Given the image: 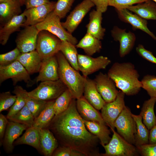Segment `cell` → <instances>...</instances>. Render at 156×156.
I'll return each mask as SVG.
<instances>
[{
  "label": "cell",
  "mask_w": 156,
  "mask_h": 156,
  "mask_svg": "<svg viewBox=\"0 0 156 156\" xmlns=\"http://www.w3.org/2000/svg\"><path fill=\"white\" fill-rule=\"evenodd\" d=\"M148 142L149 144H156V125L150 130Z\"/></svg>",
  "instance_id": "obj_50"
},
{
  "label": "cell",
  "mask_w": 156,
  "mask_h": 156,
  "mask_svg": "<svg viewBox=\"0 0 156 156\" xmlns=\"http://www.w3.org/2000/svg\"><path fill=\"white\" fill-rule=\"evenodd\" d=\"M114 40L119 42V54L121 57L128 54L134 46L136 40L135 34L129 31L127 32L125 29H122L114 26L111 31Z\"/></svg>",
  "instance_id": "obj_16"
},
{
  "label": "cell",
  "mask_w": 156,
  "mask_h": 156,
  "mask_svg": "<svg viewBox=\"0 0 156 156\" xmlns=\"http://www.w3.org/2000/svg\"><path fill=\"white\" fill-rule=\"evenodd\" d=\"M94 80L98 91L106 103L115 100L119 91L114 82L107 74L100 72Z\"/></svg>",
  "instance_id": "obj_13"
},
{
  "label": "cell",
  "mask_w": 156,
  "mask_h": 156,
  "mask_svg": "<svg viewBox=\"0 0 156 156\" xmlns=\"http://www.w3.org/2000/svg\"><path fill=\"white\" fill-rule=\"evenodd\" d=\"M83 120L87 129L98 138L102 146L109 143L111 138V133L106 125Z\"/></svg>",
  "instance_id": "obj_30"
},
{
  "label": "cell",
  "mask_w": 156,
  "mask_h": 156,
  "mask_svg": "<svg viewBox=\"0 0 156 156\" xmlns=\"http://www.w3.org/2000/svg\"><path fill=\"white\" fill-rule=\"evenodd\" d=\"M96 7V10L104 13L109 6V0H90Z\"/></svg>",
  "instance_id": "obj_48"
},
{
  "label": "cell",
  "mask_w": 156,
  "mask_h": 156,
  "mask_svg": "<svg viewBox=\"0 0 156 156\" xmlns=\"http://www.w3.org/2000/svg\"><path fill=\"white\" fill-rule=\"evenodd\" d=\"M25 0H20L22 6L25 4Z\"/></svg>",
  "instance_id": "obj_52"
},
{
  "label": "cell",
  "mask_w": 156,
  "mask_h": 156,
  "mask_svg": "<svg viewBox=\"0 0 156 156\" xmlns=\"http://www.w3.org/2000/svg\"><path fill=\"white\" fill-rule=\"evenodd\" d=\"M107 74L116 87L127 95H136L142 88V82L139 79L140 75L130 62L114 63Z\"/></svg>",
  "instance_id": "obj_2"
},
{
  "label": "cell",
  "mask_w": 156,
  "mask_h": 156,
  "mask_svg": "<svg viewBox=\"0 0 156 156\" xmlns=\"http://www.w3.org/2000/svg\"><path fill=\"white\" fill-rule=\"evenodd\" d=\"M40 143L42 153L51 156L58 146L59 143L53 133L48 129H40Z\"/></svg>",
  "instance_id": "obj_24"
},
{
  "label": "cell",
  "mask_w": 156,
  "mask_h": 156,
  "mask_svg": "<svg viewBox=\"0 0 156 156\" xmlns=\"http://www.w3.org/2000/svg\"><path fill=\"white\" fill-rule=\"evenodd\" d=\"M22 6L20 0L0 3V22L2 25L21 14Z\"/></svg>",
  "instance_id": "obj_26"
},
{
  "label": "cell",
  "mask_w": 156,
  "mask_h": 156,
  "mask_svg": "<svg viewBox=\"0 0 156 156\" xmlns=\"http://www.w3.org/2000/svg\"><path fill=\"white\" fill-rule=\"evenodd\" d=\"M13 0H0V3L10 1Z\"/></svg>",
  "instance_id": "obj_51"
},
{
  "label": "cell",
  "mask_w": 156,
  "mask_h": 156,
  "mask_svg": "<svg viewBox=\"0 0 156 156\" xmlns=\"http://www.w3.org/2000/svg\"><path fill=\"white\" fill-rule=\"evenodd\" d=\"M137 53L142 57L151 63L156 64V57L153 53L145 48L142 44H139L136 48Z\"/></svg>",
  "instance_id": "obj_45"
},
{
  "label": "cell",
  "mask_w": 156,
  "mask_h": 156,
  "mask_svg": "<svg viewBox=\"0 0 156 156\" xmlns=\"http://www.w3.org/2000/svg\"><path fill=\"white\" fill-rule=\"evenodd\" d=\"M76 106L78 112L84 120L95 122L106 125L101 114L91 105L83 96L76 99Z\"/></svg>",
  "instance_id": "obj_20"
},
{
  "label": "cell",
  "mask_w": 156,
  "mask_h": 156,
  "mask_svg": "<svg viewBox=\"0 0 156 156\" xmlns=\"http://www.w3.org/2000/svg\"><path fill=\"white\" fill-rule=\"evenodd\" d=\"M142 156H156V144H147L136 147Z\"/></svg>",
  "instance_id": "obj_46"
},
{
  "label": "cell",
  "mask_w": 156,
  "mask_h": 156,
  "mask_svg": "<svg viewBox=\"0 0 156 156\" xmlns=\"http://www.w3.org/2000/svg\"><path fill=\"white\" fill-rule=\"evenodd\" d=\"M76 47L82 49L87 55L91 56L100 51L102 44L100 40L87 33Z\"/></svg>",
  "instance_id": "obj_32"
},
{
  "label": "cell",
  "mask_w": 156,
  "mask_h": 156,
  "mask_svg": "<svg viewBox=\"0 0 156 156\" xmlns=\"http://www.w3.org/2000/svg\"><path fill=\"white\" fill-rule=\"evenodd\" d=\"M141 81L142 88L147 92L150 97L156 98V76L147 75L143 77Z\"/></svg>",
  "instance_id": "obj_39"
},
{
  "label": "cell",
  "mask_w": 156,
  "mask_h": 156,
  "mask_svg": "<svg viewBox=\"0 0 156 156\" xmlns=\"http://www.w3.org/2000/svg\"><path fill=\"white\" fill-rule=\"evenodd\" d=\"M60 51L63 54L70 65L79 71L77 52L75 45L65 41H62Z\"/></svg>",
  "instance_id": "obj_35"
},
{
  "label": "cell",
  "mask_w": 156,
  "mask_h": 156,
  "mask_svg": "<svg viewBox=\"0 0 156 156\" xmlns=\"http://www.w3.org/2000/svg\"><path fill=\"white\" fill-rule=\"evenodd\" d=\"M11 79L14 85L19 82L23 81L28 86L35 83L30 76V74L22 65L17 60L8 65L0 66V83Z\"/></svg>",
  "instance_id": "obj_8"
},
{
  "label": "cell",
  "mask_w": 156,
  "mask_h": 156,
  "mask_svg": "<svg viewBox=\"0 0 156 156\" xmlns=\"http://www.w3.org/2000/svg\"><path fill=\"white\" fill-rule=\"evenodd\" d=\"M16 96L12 95L9 91L3 92L0 94V112L10 108L14 103Z\"/></svg>",
  "instance_id": "obj_41"
},
{
  "label": "cell",
  "mask_w": 156,
  "mask_h": 156,
  "mask_svg": "<svg viewBox=\"0 0 156 156\" xmlns=\"http://www.w3.org/2000/svg\"><path fill=\"white\" fill-rule=\"evenodd\" d=\"M156 103V98L150 97L144 102L140 114L143 123L149 130L156 125V116L154 112Z\"/></svg>",
  "instance_id": "obj_29"
},
{
  "label": "cell",
  "mask_w": 156,
  "mask_h": 156,
  "mask_svg": "<svg viewBox=\"0 0 156 156\" xmlns=\"http://www.w3.org/2000/svg\"><path fill=\"white\" fill-rule=\"evenodd\" d=\"M50 2L49 0H25V4L26 9H28L47 3Z\"/></svg>",
  "instance_id": "obj_49"
},
{
  "label": "cell",
  "mask_w": 156,
  "mask_h": 156,
  "mask_svg": "<svg viewBox=\"0 0 156 156\" xmlns=\"http://www.w3.org/2000/svg\"><path fill=\"white\" fill-rule=\"evenodd\" d=\"M39 32L35 25L25 27L20 31L15 42L16 47L21 53L29 52L36 49Z\"/></svg>",
  "instance_id": "obj_12"
},
{
  "label": "cell",
  "mask_w": 156,
  "mask_h": 156,
  "mask_svg": "<svg viewBox=\"0 0 156 156\" xmlns=\"http://www.w3.org/2000/svg\"><path fill=\"white\" fill-rule=\"evenodd\" d=\"M61 42L55 35L47 31H41L38 34L36 50L43 60L60 51Z\"/></svg>",
  "instance_id": "obj_7"
},
{
  "label": "cell",
  "mask_w": 156,
  "mask_h": 156,
  "mask_svg": "<svg viewBox=\"0 0 156 156\" xmlns=\"http://www.w3.org/2000/svg\"><path fill=\"white\" fill-rule=\"evenodd\" d=\"M60 18L52 11L43 21L35 25L40 32L47 31L58 38L61 41H65L75 45L78 43L77 39L64 28Z\"/></svg>",
  "instance_id": "obj_5"
},
{
  "label": "cell",
  "mask_w": 156,
  "mask_h": 156,
  "mask_svg": "<svg viewBox=\"0 0 156 156\" xmlns=\"http://www.w3.org/2000/svg\"><path fill=\"white\" fill-rule=\"evenodd\" d=\"M53 156H84L81 153L69 147L58 146L53 152Z\"/></svg>",
  "instance_id": "obj_44"
},
{
  "label": "cell",
  "mask_w": 156,
  "mask_h": 156,
  "mask_svg": "<svg viewBox=\"0 0 156 156\" xmlns=\"http://www.w3.org/2000/svg\"><path fill=\"white\" fill-rule=\"evenodd\" d=\"M102 13L97 10H93L89 14V21L87 25V33L99 40L103 39L105 29L101 25Z\"/></svg>",
  "instance_id": "obj_25"
},
{
  "label": "cell",
  "mask_w": 156,
  "mask_h": 156,
  "mask_svg": "<svg viewBox=\"0 0 156 156\" xmlns=\"http://www.w3.org/2000/svg\"><path fill=\"white\" fill-rule=\"evenodd\" d=\"M95 6L90 0H83L78 4L67 17L66 21L62 23L64 28L71 34L76 29L84 17Z\"/></svg>",
  "instance_id": "obj_14"
},
{
  "label": "cell",
  "mask_w": 156,
  "mask_h": 156,
  "mask_svg": "<svg viewBox=\"0 0 156 156\" xmlns=\"http://www.w3.org/2000/svg\"><path fill=\"white\" fill-rule=\"evenodd\" d=\"M55 100L47 101L45 107L34 119L33 127L39 129L47 128L55 116L53 107Z\"/></svg>",
  "instance_id": "obj_31"
},
{
  "label": "cell",
  "mask_w": 156,
  "mask_h": 156,
  "mask_svg": "<svg viewBox=\"0 0 156 156\" xmlns=\"http://www.w3.org/2000/svg\"><path fill=\"white\" fill-rule=\"evenodd\" d=\"M28 128L25 125L9 120L2 143L3 148L6 153H10L12 152L15 140Z\"/></svg>",
  "instance_id": "obj_19"
},
{
  "label": "cell",
  "mask_w": 156,
  "mask_h": 156,
  "mask_svg": "<svg viewBox=\"0 0 156 156\" xmlns=\"http://www.w3.org/2000/svg\"><path fill=\"white\" fill-rule=\"evenodd\" d=\"M56 3L51 1L38 6L26 9L23 12L26 19L23 27L35 25L43 21L53 10Z\"/></svg>",
  "instance_id": "obj_15"
},
{
  "label": "cell",
  "mask_w": 156,
  "mask_h": 156,
  "mask_svg": "<svg viewBox=\"0 0 156 156\" xmlns=\"http://www.w3.org/2000/svg\"><path fill=\"white\" fill-rule=\"evenodd\" d=\"M132 114L125 106L115 120L114 125L121 137L129 143L135 144L136 125Z\"/></svg>",
  "instance_id": "obj_9"
},
{
  "label": "cell",
  "mask_w": 156,
  "mask_h": 156,
  "mask_svg": "<svg viewBox=\"0 0 156 156\" xmlns=\"http://www.w3.org/2000/svg\"><path fill=\"white\" fill-rule=\"evenodd\" d=\"M136 125L135 145L136 147L148 144L149 130L142 122V116L132 114Z\"/></svg>",
  "instance_id": "obj_33"
},
{
  "label": "cell",
  "mask_w": 156,
  "mask_h": 156,
  "mask_svg": "<svg viewBox=\"0 0 156 156\" xmlns=\"http://www.w3.org/2000/svg\"><path fill=\"white\" fill-rule=\"evenodd\" d=\"M21 52L16 47L7 53L0 55V66L9 65L17 60Z\"/></svg>",
  "instance_id": "obj_42"
},
{
  "label": "cell",
  "mask_w": 156,
  "mask_h": 156,
  "mask_svg": "<svg viewBox=\"0 0 156 156\" xmlns=\"http://www.w3.org/2000/svg\"><path fill=\"white\" fill-rule=\"evenodd\" d=\"M67 89L60 79L45 81L41 82L36 88L28 92V95L35 99L48 101L55 100Z\"/></svg>",
  "instance_id": "obj_6"
},
{
  "label": "cell",
  "mask_w": 156,
  "mask_h": 156,
  "mask_svg": "<svg viewBox=\"0 0 156 156\" xmlns=\"http://www.w3.org/2000/svg\"><path fill=\"white\" fill-rule=\"evenodd\" d=\"M17 60L30 75L39 72L43 60L35 50L29 52L21 53Z\"/></svg>",
  "instance_id": "obj_23"
},
{
  "label": "cell",
  "mask_w": 156,
  "mask_h": 156,
  "mask_svg": "<svg viewBox=\"0 0 156 156\" xmlns=\"http://www.w3.org/2000/svg\"><path fill=\"white\" fill-rule=\"evenodd\" d=\"M116 10L121 20L130 24L133 29H140L156 41V36L148 28L146 19L133 14L127 8Z\"/></svg>",
  "instance_id": "obj_18"
},
{
  "label": "cell",
  "mask_w": 156,
  "mask_h": 156,
  "mask_svg": "<svg viewBox=\"0 0 156 156\" xmlns=\"http://www.w3.org/2000/svg\"><path fill=\"white\" fill-rule=\"evenodd\" d=\"M151 0L130 6L127 9L146 20H156V4Z\"/></svg>",
  "instance_id": "obj_28"
},
{
  "label": "cell",
  "mask_w": 156,
  "mask_h": 156,
  "mask_svg": "<svg viewBox=\"0 0 156 156\" xmlns=\"http://www.w3.org/2000/svg\"><path fill=\"white\" fill-rule=\"evenodd\" d=\"M83 96L97 110L101 109L106 103L98 91L94 80L87 77L84 83Z\"/></svg>",
  "instance_id": "obj_22"
},
{
  "label": "cell",
  "mask_w": 156,
  "mask_h": 156,
  "mask_svg": "<svg viewBox=\"0 0 156 156\" xmlns=\"http://www.w3.org/2000/svg\"><path fill=\"white\" fill-rule=\"evenodd\" d=\"M111 63L110 59L103 56L94 58L87 55H78L79 71L85 77L100 70L105 69Z\"/></svg>",
  "instance_id": "obj_10"
},
{
  "label": "cell",
  "mask_w": 156,
  "mask_h": 156,
  "mask_svg": "<svg viewBox=\"0 0 156 156\" xmlns=\"http://www.w3.org/2000/svg\"><path fill=\"white\" fill-rule=\"evenodd\" d=\"M61 146L69 147L84 156H101L98 138L87 129L72 99L65 111L54 116L48 127Z\"/></svg>",
  "instance_id": "obj_1"
},
{
  "label": "cell",
  "mask_w": 156,
  "mask_h": 156,
  "mask_svg": "<svg viewBox=\"0 0 156 156\" xmlns=\"http://www.w3.org/2000/svg\"><path fill=\"white\" fill-rule=\"evenodd\" d=\"M73 98L72 94L67 89L56 99L53 104L55 116L66 110L68 107Z\"/></svg>",
  "instance_id": "obj_37"
},
{
  "label": "cell",
  "mask_w": 156,
  "mask_h": 156,
  "mask_svg": "<svg viewBox=\"0 0 156 156\" xmlns=\"http://www.w3.org/2000/svg\"><path fill=\"white\" fill-rule=\"evenodd\" d=\"M75 0H58L53 11L61 19L64 18L70 10Z\"/></svg>",
  "instance_id": "obj_40"
},
{
  "label": "cell",
  "mask_w": 156,
  "mask_h": 156,
  "mask_svg": "<svg viewBox=\"0 0 156 156\" xmlns=\"http://www.w3.org/2000/svg\"><path fill=\"white\" fill-rule=\"evenodd\" d=\"M24 12L15 16L2 25L0 29V43L5 45L8 41L10 35L18 31L26 21Z\"/></svg>",
  "instance_id": "obj_21"
},
{
  "label": "cell",
  "mask_w": 156,
  "mask_h": 156,
  "mask_svg": "<svg viewBox=\"0 0 156 156\" xmlns=\"http://www.w3.org/2000/svg\"><path fill=\"white\" fill-rule=\"evenodd\" d=\"M149 0H109L108 5L114 7L116 10H120Z\"/></svg>",
  "instance_id": "obj_43"
},
{
  "label": "cell",
  "mask_w": 156,
  "mask_h": 156,
  "mask_svg": "<svg viewBox=\"0 0 156 156\" xmlns=\"http://www.w3.org/2000/svg\"><path fill=\"white\" fill-rule=\"evenodd\" d=\"M152 0L154 1L155 2V3H156V0Z\"/></svg>",
  "instance_id": "obj_53"
},
{
  "label": "cell",
  "mask_w": 156,
  "mask_h": 156,
  "mask_svg": "<svg viewBox=\"0 0 156 156\" xmlns=\"http://www.w3.org/2000/svg\"><path fill=\"white\" fill-rule=\"evenodd\" d=\"M40 137V129L33 126L28 127L22 136L14 142L13 145H28L42 153Z\"/></svg>",
  "instance_id": "obj_27"
},
{
  "label": "cell",
  "mask_w": 156,
  "mask_h": 156,
  "mask_svg": "<svg viewBox=\"0 0 156 156\" xmlns=\"http://www.w3.org/2000/svg\"><path fill=\"white\" fill-rule=\"evenodd\" d=\"M12 92L16 96V99L14 104L9 109L6 116L7 118L16 113L25 105L29 96L28 92L20 86H16Z\"/></svg>",
  "instance_id": "obj_34"
},
{
  "label": "cell",
  "mask_w": 156,
  "mask_h": 156,
  "mask_svg": "<svg viewBox=\"0 0 156 156\" xmlns=\"http://www.w3.org/2000/svg\"><path fill=\"white\" fill-rule=\"evenodd\" d=\"M58 67L56 55L43 60L39 74L33 80L34 83L59 79Z\"/></svg>",
  "instance_id": "obj_17"
},
{
  "label": "cell",
  "mask_w": 156,
  "mask_h": 156,
  "mask_svg": "<svg viewBox=\"0 0 156 156\" xmlns=\"http://www.w3.org/2000/svg\"><path fill=\"white\" fill-rule=\"evenodd\" d=\"M58 63L59 79L65 85L73 97L77 99L83 96L86 77L73 67L62 53L56 55Z\"/></svg>",
  "instance_id": "obj_3"
},
{
  "label": "cell",
  "mask_w": 156,
  "mask_h": 156,
  "mask_svg": "<svg viewBox=\"0 0 156 156\" xmlns=\"http://www.w3.org/2000/svg\"></svg>",
  "instance_id": "obj_54"
},
{
  "label": "cell",
  "mask_w": 156,
  "mask_h": 156,
  "mask_svg": "<svg viewBox=\"0 0 156 156\" xmlns=\"http://www.w3.org/2000/svg\"><path fill=\"white\" fill-rule=\"evenodd\" d=\"M7 118L9 121L25 125L28 127L33 126L35 119L26 105L20 110Z\"/></svg>",
  "instance_id": "obj_36"
},
{
  "label": "cell",
  "mask_w": 156,
  "mask_h": 156,
  "mask_svg": "<svg viewBox=\"0 0 156 156\" xmlns=\"http://www.w3.org/2000/svg\"><path fill=\"white\" fill-rule=\"evenodd\" d=\"M8 120L1 113L0 114V145H2L5 133Z\"/></svg>",
  "instance_id": "obj_47"
},
{
  "label": "cell",
  "mask_w": 156,
  "mask_h": 156,
  "mask_svg": "<svg viewBox=\"0 0 156 156\" xmlns=\"http://www.w3.org/2000/svg\"><path fill=\"white\" fill-rule=\"evenodd\" d=\"M125 95L122 91H119L115 100L106 103L101 109V114L102 118L110 128L114 129L115 121L125 106Z\"/></svg>",
  "instance_id": "obj_11"
},
{
  "label": "cell",
  "mask_w": 156,
  "mask_h": 156,
  "mask_svg": "<svg viewBox=\"0 0 156 156\" xmlns=\"http://www.w3.org/2000/svg\"><path fill=\"white\" fill-rule=\"evenodd\" d=\"M47 102L28 96L27 99L26 105L35 118L45 107Z\"/></svg>",
  "instance_id": "obj_38"
},
{
  "label": "cell",
  "mask_w": 156,
  "mask_h": 156,
  "mask_svg": "<svg viewBox=\"0 0 156 156\" xmlns=\"http://www.w3.org/2000/svg\"><path fill=\"white\" fill-rule=\"evenodd\" d=\"M113 133L109 143L102 146L105 152L103 156H135L139 153L136 147L125 140L114 129L110 128Z\"/></svg>",
  "instance_id": "obj_4"
}]
</instances>
